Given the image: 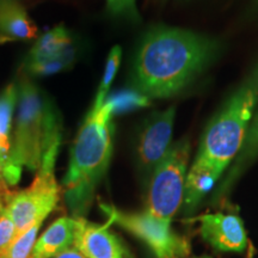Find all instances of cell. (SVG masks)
<instances>
[{
  "label": "cell",
  "mask_w": 258,
  "mask_h": 258,
  "mask_svg": "<svg viewBox=\"0 0 258 258\" xmlns=\"http://www.w3.org/2000/svg\"><path fill=\"white\" fill-rule=\"evenodd\" d=\"M257 99L258 89L254 84H246L235 92L209 124L196 158L224 172L245 143Z\"/></svg>",
  "instance_id": "obj_4"
},
{
  "label": "cell",
  "mask_w": 258,
  "mask_h": 258,
  "mask_svg": "<svg viewBox=\"0 0 258 258\" xmlns=\"http://www.w3.org/2000/svg\"><path fill=\"white\" fill-rule=\"evenodd\" d=\"M209 38L178 28L159 27L145 36L134 62V84L148 98L182 90L214 55Z\"/></svg>",
  "instance_id": "obj_1"
},
{
  "label": "cell",
  "mask_w": 258,
  "mask_h": 258,
  "mask_svg": "<svg viewBox=\"0 0 258 258\" xmlns=\"http://www.w3.org/2000/svg\"><path fill=\"white\" fill-rule=\"evenodd\" d=\"M101 209L108 218V224L123 228L150 247L156 258H185L190 256V243L173 231L170 220L150 214L122 212L114 206L101 203Z\"/></svg>",
  "instance_id": "obj_7"
},
{
  "label": "cell",
  "mask_w": 258,
  "mask_h": 258,
  "mask_svg": "<svg viewBox=\"0 0 258 258\" xmlns=\"http://www.w3.org/2000/svg\"><path fill=\"white\" fill-rule=\"evenodd\" d=\"M22 167L23 166L16 160L14 152H9L0 145V177H3L6 184H17L21 179Z\"/></svg>",
  "instance_id": "obj_20"
},
{
  "label": "cell",
  "mask_w": 258,
  "mask_h": 258,
  "mask_svg": "<svg viewBox=\"0 0 258 258\" xmlns=\"http://www.w3.org/2000/svg\"><path fill=\"white\" fill-rule=\"evenodd\" d=\"M121 55H122V50H121V47L118 46L112 48L110 53H109L108 61H106V64H105L104 74H103L101 85H99L98 92H97L95 104L92 106L93 110H98V109H101L103 104L105 103L109 89H110L112 80L115 79L118 66H120Z\"/></svg>",
  "instance_id": "obj_16"
},
{
  "label": "cell",
  "mask_w": 258,
  "mask_h": 258,
  "mask_svg": "<svg viewBox=\"0 0 258 258\" xmlns=\"http://www.w3.org/2000/svg\"><path fill=\"white\" fill-rule=\"evenodd\" d=\"M0 192L3 194H9V189H8V184H6V182L4 179H3V177H0Z\"/></svg>",
  "instance_id": "obj_25"
},
{
  "label": "cell",
  "mask_w": 258,
  "mask_h": 258,
  "mask_svg": "<svg viewBox=\"0 0 258 258\" xmlns=\"http://www.w3.org/2000/svg\"><path fill=\"white\" fill-rule=\"evenodd\" d=\"M53 258H88V257L84 256V254L80 252V251L77 249L76 246H72V247H70V249L64 250L63 252L59 253L57 256L53 257Z\"/></svg>",
  "instance_id": "obj_24"
},
{
  "label": "cell",
  "mask_w": 258,
  "mask_h": 258,
  "mask_svg": "<svg viewBox=\"0 0 258 258\" xmlns=\"http://www.w3.org/2000/svg\"><path fill=\"white\" fill-rule=\"evenodd\" d=\"M109 103H111L114 114L117 112H127L131 110H135L139 108H145L150 104V98L139 92L138 90H124L115 95H112L110 98L106 99Z\"/></svg>",
  "instance_id": "obj_19"
},
{
  "label": "cell",
  "mask_w": 258,
  "mask_h": 258,
  "mask_svg": "<svg viewBox=\"0 0 258 258\" xmlns=\"http://www.w3.org/2000/svg\"><path fill=\"white\" fill-rule=\"evenodd\" d=\"M249 258H252V256H250V257H249Z\"/></svg>",
  "instance_id": "obj_28"
},
{
  "label": "cell",
  "mask_w": 258,
  "mask_h": 258,
  "mask_svg": "<svg viewBox=\"0 0 258 258\" xmlns=\"http://www.w3.org/2000/svg\"><path fill=\"white\" fill-rule=\"evenodd\" d=\"M135 2H137V0H120V10H118V15H131L135 17V16H137Z\"/></svg>",
  "instance_id": "obj_23"
},
{
  "label": "cell",
  "mask_w": 258,
  "mask_h": 258,
  "mask_svg": "<svg viewBox=\"0 0 258 258\" xmlns=\"http://www.w3.org/2000/svg\"><path fill=\"white\" fill-rule=\"evenodd\" d=\"M18 101V89L10 84L0 95V145L9 152H12L11 121L16 102Z\"/></svg>",
  "instance_id": "obj_15"
},
{
  "label": "cell",
  "mask_w": 258,
  "mask_h": 258,
  "mask_svg": "<svg viewBox=\"0 0 258 258\" xmlns=\"http://www.w3.org/2000/svg\"><path fill=\"white\" fill-rule=\"evenodd\" d=\"M70 47H72V40L69 31L62 25H59L38 38L36 44L29 53L28 62L59 56Z\"/></svg>",
  "instance_id": "obj_14"
},
{
  "label": "cell",
  "mask_w": 258,
  "mask_h": 258,
  "mask_svg": "<svg viewBox=\"0 0 258 258\" xmlns=\"http://www.w3.org/2000/svg\"><path fill=\"white\" fill-rule=\"evenodd\" d=\"M60 141L61 138L54 141L46 151L31 185L22 191L10 192L6 196L4 209L14 221L17 235L37 222L44 221L59 202L60 188L54 170Z\"/></svg>",
  "instance_id": "obj_5"
},
{
  "label": "cell",
  "mask_w": 258,
  "mask_h": 258,
  "mask_svg": "<svg viewBox=\"0 0 258 258\" xmlns=\"http://www.w3.org/2000/svg\"><path fill=\"white\" fill-rule=\"evenodd\" d=\"M38 29L22 5L14 0H0V44L37 36Z\"/></svg>",
  "instance_id": "obj_12"
},
{
  "label": "cell",
  "mask_w": 258,
  "mask_h": 258,
  "mask_svg": "<svg viewBox=\"0 0 258 258\" xmlns=\"http://www.w3.org/2000/svg\"><path fill=\"white\" fill-rule=\"evenodd\" d=\"M175 108L156 112L145 123L138 145L139 161L145 170H154L171 148Z\"/></svg>",
  "instance_id": "obj_9"
},
{
  "label": "cell",
  "mask_w": 258,
  "mask_h": 258,
  "mask_svg": "<svg viewBox=\"0 0 258 258\" xmlns=\"http://www.w3.org/2000/svg\"><path fill=\"white\" fill-rule=\"evenodd\" d=\"M76 218L61 217L37 238L29 258H53L74 246Z\"/></svg>",
  "instance_id": "obj_11"
},
{
  "label": "cell",
  "mask_w": 258,
  "mask_h": 258,
  "mask_svg": "<svg viewBox=\"0 0 258 258\" xmlns=\"http://www.w3.org/2000/svg\"><path fill=\"white\" fill-rule=\"evenodd\" d=\"M9 194H10V192H9ZM9 194H3V192H0V212H2V209L4 208L5 199H6V196L9 195Z\"/></svg>",
  "instance_id": "obj_26"
},
{
  "label": "cell",
  "mask_w": 258,
  "mask_h": 258,
  "mask_svg": "<svg viewBox=\"0 0 258 258\" xmlns=\"http://www.w3.org/2000/svg\"><path fill=\"white\" fill-rule=\"evenodd\" d=\"M221 175L220 171H218L211 164L195 158L191 167L186 173L184 184L183 203H184L186 214L195 211L200 202L211 191Z\"/></svg>",
  "instance_id": "obj_13"
},
{
  "label": "cell",
  "mask_w": 258,
  "mask_h": 258,
  "mask_svg": "<svg viewBox=\"0 0 258 258\" xmlns=\"http://www.w3.org/2000/svg\"><path fill=\"white\" fill-rule=\"evenodd\" d=\"M0 258H2V257H0Z\"/></svg>",
  "instance_id": "obj_31"
},
{
  "label": "cell",
  "mask_w": 258,
  "mask_h": 258,
  "mask_svg": "<svg viewBox=\"0 0 258 258\" xmlns=\"http://www.w3.org/2000/svg\"><path fill=\"white\" fill-rule=\"evenodd\" d=\"M257 5H258V0H257Z\"/></svg>",
  "instance_id": "obj_30"
},
{
  "label": "cell",
  "mask_w": 258,
  "mask_h": 258,
  "mask_svg": "<svg viewBox=\"0 0 258 258\" xmlns=\"http://www.w3.org/2000/svg\"><path fill=\"white\" fill-rule=\"evenodd\" d=\"M2 258H5V257H4V256H3V257H2Z\"/></svg>",
  "instance_id": "obj_29"
},
{
  "label": "cell",
  "mask_w": 258,
  "mask_h": 258,
  "mask_svg": "<svg viewBox=\"0 0 258 258\" xmlns=\"http://www.w3.org/2000/svg\"><path fill=\"white\" fill-rule=\"evenodd\" d=\"M74 59V50L72 47L64 50L59 56L51 57V59L35 61V62H28L27 70L36 76H49V74L59 73L61 71L66 70Z\"/></svg>",
  "instance_id": "obj_17"
},
{
  "label": "cell",
  "mask_w": 258,
  "mask_h": 258,
  "mask_svg": "<svg viewBox=\"0 0 258 258\" xmlns=\"http://www.w3.org/2000/svg\"><path fill=\"white\" fill-rule=\"evenodd\" d=\"M109 225L93 224L85 218H76L74 246L88 258H135Z\"/></svg>",
  "instance_id": "obj_8"
},
{
  "label": "cell",
  "mask_w": 258,
  "mask_h": 258,
  "mask_svg": "<svg viewBox=\"0 0 258 258\" xmlns=\"http://www.w3.org/2000/svg\"><path fill=\"white\" fill-rule=\"evenodd\" d=\"M189 157V141H178L153 170L146 207L150 214L171 221L178 212L184 196Z\"/></svg>",
  "instance_id": "obj_6"
},
{
  "label": "cell",
  "mask_w": 258,
  "mask_h": 258,
  "mask_svg": "<svg viewBox=\"0 0 258 258\" xmlns=\"http://www.w3.org/2000/svg\"><path fill=\"white\" fill-rule=\"evenodd\" d=\"M185 258H212V257L207 256V254H203V256H188V257H185Z\"/></svg>",
  "instance_id": "obj_27"
},
{
  "label": "cell",
  "mask_w": 258,
  "mask_h": 258,
  "mask_svg": "<svg viewBox=\"0 0 258 258\" xmlns=\"http://www.w3.org/2000/svg\"><path fill=\"white\" fill-rule=\"evenodd\" d=\"M111 103L89 112L71 150L69 170L63 178L64 198L74 218H84L93 201L98 183L104 177L112 156Z\"/></svg>",
  "instance_id": "obj_2"
},
{
  "label": "cell",
  "mask_w": 258,
  "mask_h": 258,
  "mask_svg": "<svg viewBox=\"0 0 258 258\" xmlns=\"http://www.w3.org/2000/svg\"><path fill=\"white\" fill-rule=\"evenodd\" d=\"M244 150H245V154H246L247 157H249L251 153L258 152V116L252 129H251L250 134L247 135L246 139H245Z\"/></svg>",
  "instance_id": "obj_22"
},
{
  "label": "cell",
  "mask_w": 258,
  "mask_h": 258,
  "mask_svg": "<svg viewBox=\"0 0 258 258\" xmlns=\"http://www.w3.org/2000/svg\"><path fill=\"white\" fill-rule=\"evenodd\" d=\"M16 237H17V230L14 221L3 208L0 212V257L6 253Z\"/></svg>",
  "instance_id": "obj_21"
},
{
  "label": "cell",
  "mask_w": 258,
  "mask_h": 258,
  "mask_svg": "<svg viewBox=\"0 0 258 258\" xmlns=\"http://www.w3.org/2000/svg\"><path fill=\"white\" fill-rule=\"evenodd\" d=\"M200 221V233L212 247L224 252H243L247 246L244 222L238 215L208 213Z\"/></svg>",
  "instance_id": "obj_10"
},
{
  "label": "cell",
  "mask_w": 258,
  "mask_h": 258,
  "mask_svg": "<svg viewBox=\"0 0 258 258\" xmlns=\"http://www.w3.org/2000/svg\"><path fill=\"white\" fill-rule=\"evenodd\" d=\"M43 221L31 226L29 230L16 237L4 254L5 258H29L37 240V233Z\"/></svg>",
  "instance_id": "obj_18"
},
{
  "label": "cell",
  "mask_w": 258,
  "mask_h": 258,
  "mask_svg": "<svg viewBox=\"0 0 258 258\" xmlns=\"http://www.w3.org/2000/svg\"><path fill=\"white\" fill-rule=\"evenodd\" d=\"M18 115L12 152L22 166L38 170L42 158L61 138L56 110L47 96L30 80L18 85Z\"/></svg>",
  "instance_id": "obj_3"
}]
</instances>
